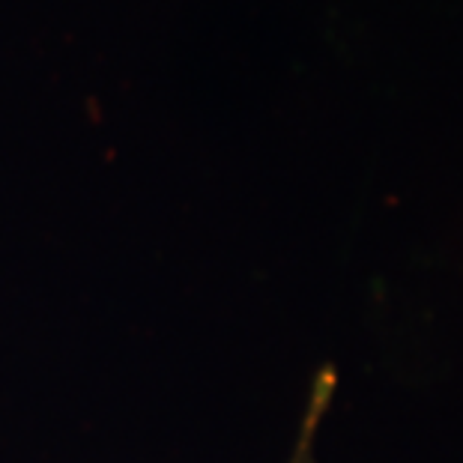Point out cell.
<instances>
[{
  "instance_id": "1",
  "label": "cell",
  "mask_w": 463,
  "mask_h": 463,
  "mask_svg": "<svg viewBox=\"0 0 463 463\" xmlns=\"http://www.w3.org/2000/svg\"><path fill=\"white\" fill-rule=\"evenodd\" d=\"M335 371L323 368L317 377H314V386H311V398H308V410H305V419H302V430L297 437V446H293V455L288 463H317L314 458V439H317V428L323 416H326L329 403H332V395H335Z\"/></svg>"
}]
</instances>
